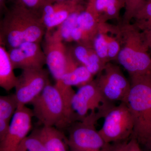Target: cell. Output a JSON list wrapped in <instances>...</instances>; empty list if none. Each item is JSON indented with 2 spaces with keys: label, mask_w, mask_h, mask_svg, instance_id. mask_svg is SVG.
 Returning <instances> with one entry per match:
<instances>
[{
  "label": "cell",
  "mask_w": 151,
  "mask_h": 151,
  "mask_svg": "<svg viewBox=\"0 0 151 151\" xmlns=\"http://www.w3.org/2000/svg\"><path fill=\"white\" fill-rule=\"evenodd\" d=\"M51 1L56 2H65L70 1H78L84 2V0H51Z\"/></svg>",
  "instance_id": "cell-32"
},
{
  "label": "cell",
  "mask_w": 151,
  "mask_h": 151,
  "mask_svg": "<svg viewBox=\"0 0 151 151\" xmlns=\"http://www.w3.org/2000/svg\"><path fill=\"white\" fill-rule=\"evenodd\" d=\"M142 32L144 33L146 43L148 47L149 52L151 55V29Z\"/></svg>",
  "instance_id": "cell-29"
},
{
  "label": "cell",
  "mask_w": 151,
  "mask_h": 151,
  "mask_svg": "<svg viewBox=\"0 0 151 151\" xmlns=\"http://www.w3.org/2000/svg\"><path fill=\"white\" fill-rule=\"evenodd\" d=\"M114 105L105 100L93 79L79 87L73 94L70 104L72 124L83 120L90 113H97L103 118L106 111Z\"/></svg>",
  "instance_id": "cell-5"
},
{
  "label": "cell",
  "mask_w": 151,
  "mask_h": 151,
  "mask_svg": "<svg viewBox=\"0 0 151 151\" xmlns=\"http://www.w3.org/2000/svg\"><path fill=\"white\" fill-rule=\"evenodd\" d=\"M103 118V126L98 132L105 143L121 142L131 138L134 122L129 109L125 102L111 106Z\"/></svg>",
  "instance_id": "cell-7"
},
{
  "label": "cell",
  "mask_w": 151,
  "mask_h": 151,
  "mask_svg": "<svg viewBox=\"0 0 151 151\" xmlns=\"http://www.w3.org/2000/svg\"><path fill=\"white\" fill-rule=\"evenodd\" d=\"M125 12L122 24H129L145 4L150 0H125Z\"/></svg>",
  "instance_id": "cell-25"
},
{
  "label": "cell",
  "mask_w": 151,
  "mask_h": 151,
  "mask_svg": "<svg viewBox=\"0 0 151 151\" xmlns=\"http://www.w3.org/2000/svg\"><path fill=\"white\" fill-rule=\"evenodd\" d=\"M94 1H95V0H88L87 4L90 5H93Z\"/></svg>",
  "instance_id": "cell-34"
},
{
  "label": "cell",
  "mask_w": 151,
  "mask_h": 151,
  "mask_svg": "<svg viewBox=\"0 0 151 151\" xmlns=\"http://www.w3.org/2000/svg\"><path fill=\"white\" fill-rule=\"evenodd\" d=\"M37 42H25L8 49L14 69L22 70L43 68L45 58L43 49Z\"/></svg>",
  "instance_id": "cell-13"
},
{
  "label": "cell",
  "mask_w": 151,
  "mask_h": 151,
  "mask_svg": "<svg viewBox=\"0 0 151 151\" xmlns=\"http://www.w3.org/2000/svg\"><path fill=\"white\" fill-rule=\"evenodd\" d=\"M10 0H9V1ZM12 3V6H17L35 12H38L46 0H10Z\"/></svg>",
  "instance_id": "cell-26"
},
{
  "label": "cell",
  "mask_w": 151,
  "mask_h": 151,
  "mask_svg": "<svg viewBox=\"0 0 151 151\" xmlns=\"http://www.w3.org/2000/svg\"><path fill=\"white\" fill-rule=\"evenodd\" d=\"M17 107L14 94L0 95V119L10 122Z\"/></svg>",
  "instance_id": "cell-21"
},
{
  "label": "cell",
  "mask_w": 151,
  "mask_h": 151,
  "mask_svg": "<svg viewBox=\"0 0 151 151\" xmlns=\"http://www.w3.org/2000/svg\"><path fill=\"white\" fill-rule=\"evenodd\" d=\"M126 147L128 151H143L139 142L133 138H130L129 140L127 142Z\"/></svg>",
  "instance_id": "cell-27"
},
{
  "label": "cell",
  "mask_w": 151,
  "mask_h": 151,
  "mask_svg": "<svg viewBox=\"0 0 151 151\" xmlns=\"http://www.w3.org/2000/svg\"><path fill=\"white\" fill-rule=\"evenodd\" d=\"M14 70L8 49L0 33V88L6 91L14 88L17 77Z\"/></svg>",
  "instance_id": "cell-16"
},
{
  "label": "cell",
  "mask_w": 151,
  "mask_h": 151,
  "mask_svg": "<svg viewBox=\"0 0 151 151\" xmlns=\"http://www.w3.org/2000/svg\"><path fill=\"white\" fill-rule=\"evenodd\" d=\"M90 5L93 7L100 23H105L110 20L119 19L121 10L125 8V1L95 0L93 4Z\"/></svg>",
  "instance_id": "cell-18"
},
{
  "label": "cell",
  "mask_w": 151,
  "mask_h": 151,
  "mask_svg": "<svg viewBox=\"0 0 151 151\" xmlns=\"http://www.w3.org/2000/svg\"><path fill=\"white\" fill-rule=\"evenodd\" d=\"M17 77L14 94L18 106L31 104L50 83L48 72L44 68L22 70Z\"/></svg>",
  "instance_id": "cell-10"
},
{
  "label": "cell",
  "mask_w": 151,
  "mask_h": 151,
  "mask_svg": "<svg viewBox=\"0 0 151 151\" xmlns=\"http://www.w3.org/2000/svg\"><path fill=\"white\" fill-rule=\"evenodd\" d=\"M126 144H125V147H124V151H128V150H127V149H126Z\"/></svg>",
  "instance_id": "cell-35"
},
{
  "label": "cell",
  "mask_w": 151,
  "mask_h": 151,
  "mask_svg": "<svg viewBox=\"0 0 151 151\" xmlns=\"http://www.w3.org/2000/svg\"><path fill=\"white\" fill-rule=\"evenodd\" d=\"M99 29L103 33L107 43L109 61L116 60L122 47V33L120 25L116 26L107 22L100 23Z\"/></svg>",
  "instance_id": "cell-17"
},
{
  "label": "cell",
  "mask_w": 151,
  "mask_h": 151,
  "mask_svg": "<svg viewBox=\"0 0 151 151\" xmlns=\"http://www.w3.org/2000/svg\"><path fill=\"white\" fill-rule=\"evenodd\" d=\"M97 76L94 81L107 102L113 104L116 102H126L131 83L119 66L108 62Z\"/></svg>",
  "instance_id": "cell-8"
},
{
  "label": "cell",
  "mask_w": 151,
  "mask_h": 151,
  "mask_svg": "<svg viewBox=\"0 0 151 151\" xmlns=\"http://www.w3.org/2000/svg\"><path fill=\"white\" fill-rule=\"evenodd\" d=\"M92 47L103 64L105 65L109 62L107 43L103 33L99 30V27L92 41Z\"/></svg>",
  "instance_id": "cell-24"
},
{
  "label": "cell",
  "mask_w": 151,
  "mask_h": 151,
  "mask_svg": "<svg viewBox=\"0 0 151 151\" xmlns=\"http://www.w3.org/2000/svg\"><path fill=\"white\" fill-rule=\"evenodd\" d=\"M130 78L131 88L125 103L134 122L131 138L151 151V72Z\"/></svg>",
  "instance_id": "cell-2"
},
{
  "label": "cell",
  "mask_w": 151,
  "mask_h": 151,
  "mask_svg": "<svg viewBox=\"0 0 151 151\" xmlns=\"http://www.w3.org/2000/svg\"><path fill=\"white\" fill-rule=\"evenodd\" d=\"M34 131L47 151H67V139L58 128L43 126Z\"/></svg>",
  "instance_id": "cell-15"
},
{
  "label": "cell",
  "mask_w": 151,
  "mask_h": 151,
  "mask_svg": "<svg viewBox=\"0 0 151 151\" xmlns=\"http://www.w3.org/2000/svg\"><path fill=\"white\" fill-rule=\"evenodd\" d=\"M34 116L43 125L61 129L71 125L70 116L62 94L50 82L32 103Z\"/></svg>",
  "instance_id": "cell-4"
},
{
  "label": "cell",
  "mask_w": 151,
  "mask_h": 151,
  "mask_svg": "<svg viewBox=\"0 0 151 151\" xmlns=\"http://www.w3.org/2000/svg\"><path fill=\"white\" fill-rule=\"evenodd\" d=\"M10 122L0 119V142H1L5 137L8 130Z\"/></svg>",
  "instance_id": "cell-28"
},
{
  "label": "cell",
  "mask_w": 151,
  "mask_h": 151,
  "mask_svg": "<svg viewBox=\"0 0 151 151\" xmlns=\"http://www.w3.org/2000/svg\"><path fill=\"white\" fill-rule=\"evenodd\" d=\"M46 33L39 14L12 6L0 18V33L7 49L25 42L40 43Z\"/></svg>",
  "instance_id": "cell-1"
},
{
  "label": "cell",
  "mask_w": 151,
  "mask_h": 151,
  "mask_svg": "<svg viewBox=\"0 0 151 151\" xmlns=\"http://www.w3.org/2000/svg\"><path fill=\"white\" fill-rule=\"evenodd\" d=\"M86 5L70 14L66 19L50 34L52 37L64 42H71V34L73 29L77 26V18L79 13L84 9Z\"/></svg>",
  "instance_id": "cell-20"
},
{
  "label": "cell",
  "mask_w": 151,
  "mask_h": 151,
  "mask_svg": "<svg viewBox=\"0 0 151 151\" xmlns=\"http://www.w3.org/2000/svg\"><path fill=\"white\" fill-rule=\"evenodd\" d=\"M86 4L84 2L76 1L56 2L46 0L38 12L46 32L54 30L70 14Z\"/></svg>",
  "instance_id": "cell-12"
},
{
  "label": "cell",
  "mask_w": 151,
  "mask_h": 151,
  "mask_svg": "<svg viewBox=\"0 0 151 151\" xmlns=\"http://www.w3.org/2000/svg\"><path fill=\"white\" fill-rule=\"evenodd\" d=\"M33 116L32 110L26 106H18L5 137L0 142V151H17L31 130Z\"/></svg>",
  "instance_id": "cell-11"
},
{
  "label": "cell",
  "mask_w": 151,
  "mask_h": 151,
  "mask_svg": "<svg viewBox=\"0 0 151 151\" xmlns=\"http://www.w3.org/2000/svg\"><path fill=\"white\" fill-rule=\"evenodd\" d=\"M150 1H151V0H150Z\"/></svg>",
  "instance_id": "cell-36"
},
{
  "label": "cell",
  "mask_w": 151,
  "mask_h": 151,
  "mask_svg": "<svg viewBox=\"0 0 151 151\" xmlns=\"http://www.w3.org/2000/svg\"><path fill=\"white\" fill-rule=\"evenodd\" d=\"M44 40L45 64L55 82L59 81L65 73L79 64L64 42L54 38L49 33H45Z\"/></svg>",
  "instance_id": "cell-9"
},
{
  "label": "cell",
  "mask_w": 151,
  "mask_h": 151,
  "mask_svg": "<svg viewBox=\"0 0 151 151\" xmlns=\"http://www.w3.org/2000/svg\"><path fill=\"white\" fill-rule=\"evenodd\" d=\"M112 146L111 145H110L109 146H108L107 147L103 149V150H101L100 151H111V149H112Z\"/></svg>",
  "instance_id": "cell-33"
},
{
  "label": "cell",
  "mask_w": 151,
  "mask_h": 151,
  "mask_svg": "<svg viewBox=\"0 0 151 151\" xmlns=\"http://www.w3.org/2000/svg\"><path fill=\"white\" fill-rule=\"evenodd\" d=\"M17 151H47L43 143L33 131L20 144Z\"/></svg>",
  "instance_id": "cell-23"
},
{
  "label": "cell",
  "mask_w": 151,
  "mask_h": 151,
  "mask_svg": "<svg viewBox=\"0 0 151 151\" xmlns=\"http://www.w3.org/2000/svg\"><path fill=\"white\" fill-rule=\"evenodd\" d=\"M122 43L116 60L130 77L151 72V55L142 32L134 24H121Z\"/></svg>",
  "instance_id": "cell-3"
},
{
  "label": "cell",
  "mask_w": 151,
  "mask_h": 151,
  "mask_svg": "<svg viewBox=\"0 0 151 151\" xmlns=\"http://www.w3.org/2000/svg\"><path fill=\"white\" fill-rule=\"evenodd\" d=\"M9 0H0V18L2 17L7 9V4Z\"/></svg>",
  "instance_id": "cell-30"
},
{
  "label": "cell",
  "mask_w": 151,
  "mask_h": 151,
  "mask_svg": "<svg viewBox=\"0 0 151 151\" xmlns=\"http://www.w3.org/2000/svg\"><path fill=\"white\" fill-rule=\"evenodd\" d=\"M100 23L92 6L86 4V7L79 13L77 26L83 33V45L92 47V41Z\"/></svg>",
  "instance_id": "cell-14"
},
{
  "label": "cell",
  "mask_w": 151,
  "mask_h": 151,
  "mask_svg": "<svg viewBox=\"0 0 151 151\" xmlns=\"http://www.w3.org/2000/svg\"><path fill=\"white\" fill-rule=\"evenodd\" d=\"M134 24L141 31L151 29V1L146 3L134 18Z\"/></svg>",
  "instance_id": "cell-22"
},
{
  "label": "cell",
  "mask_w": 151,
  "mask_h": 151,
  "mask_svg": "<svg viewBox=\"0 0 151 151\" xmlns=\"http://www.w3.org/2000/svg\"><path fill=\"white\" fill-rule=\"evenodd\" d=\"M92 73L85 66L78 65L69 72L65 73L59 81L65 86L79 87L85 85L93 80Z\"/></svg>",
  "instance_id": "cell-19"
},
{
  "label": "cell",
  "mask_w": 151,
  "mask_h": 151,
  "mask_svg": "<svg viewBox=\"0 0 151 151\" xmlns=\"http://www.w3.org/2000/svg\"><path fill=\"white\" fill-rule=\"evenodd\" d=\"M100 119L98 113H90L81 121L69 127L68 146L71 151H100L108 147V144L96 129L95 125Z\"/></svg>",
  "instance_id": "cell-6"
},
{
  "label": "cell",
  "mask_w": 151,
  "mask_h": 151,
  "mask_svg": "<svg viewBox=\"0 0 151 151\" xmlns=\"http://www.w3.org/2000/svg\"><path fill=\"white\" fill-rule=\"evenodd\" d=\"M126 142L116 143L114 146H112L111 151H124Z\"/></svg>",
  "instance_id": "cell-31"
}]
</instances>
